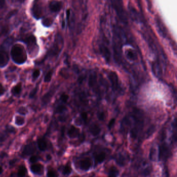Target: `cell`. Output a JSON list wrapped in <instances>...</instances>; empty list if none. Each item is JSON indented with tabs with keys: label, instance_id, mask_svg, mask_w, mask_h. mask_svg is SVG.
<instances>
[{
	"label": "cell",
	"instance_id": "obj_19",
	"mask_svg": "<svg viewBox=\"0 0 177 177\" xmlns=\"http://www.w3.org/2000/svg\"><path fill=\"white\" fill-rule=\"evenodd\" d=\"M53 94L54 92H49L44 95L42 99V101L44 105H46L49 103V102L51 100V98H52Z\"/></svg>",
	"mask_w": 177,
	"mask_h": 177
},
{
	"label": "cell",
	"instance_id": "obj_25",
	"mask_svg": "<svg viewBox=\"0 0 177 177\" xmlns=\"http://www.w3.org/2000/svg\"><path fill=\"white\" fill-rule=\"evenodd\" d=\"M47 177H59V175L54 169H49L47 172Z\"/></svg>",
	"mask_w": 177,
	"mask_h": 177
},
{
	"label": "cell",
	"instance_id": "obj_16",
	"mask_svg": "<svg viewBox=\"0 0 177 177\" xmlns=\"http://www.w3.org/2000/svg\"><path fill=\"white\" fill-rule=\"evenodd\" d=\"M109 176L110 177H118L119 175V170L115 166H112L108 171Z\"/></svg>",
	"mask_w": 177,
	"mask_h": 177
},
{
	"label": "cell",
	"instance_id": "obj_39",
	"mask_svg": "<svg viewBox=\"0 0 177 177\" xmlns=\"http://www.w3.org/2000/svg\"><path fill=\"white\" fill-rule=\"evenodd\" d=\"M3 171V170L2 167L0 166V175L2 174Z\"/></svg>",
	"mask_w": 177,
	"mask_h": 177
},
{
	"label": "cell",
	"instance_id": "obj_8",
	"mask_svg": "<svg viewBox=\"0 0 177 177\" xmlns=\"http://www.w3.org/2000/svg\"><path fill=\"white\" fill-rule=\"evenodd\" d=\"M62 7V3L56 0H52L49 4V8L52 12H58Z\"/></svg>",
	"mask_w": 177,
	"mask_h": 177
},
{
	"label": "cell",
	"instance_id": "obj_26",
	"mask_svg": "<svg viewBox=\"0 0 177 177\" xmlns=\"http://www.w3.org/2000/svg\"><path fill=\"white\" fill-rule=\"evenodd\" d=\"M53 70L49 71L46 74L45 76L44 77V81L45 82H50L51 80L52 76H53Z\"/></svg>",
	"mask_w": 177,
	"mask_h": 177
},
{
	"label": "cell",
	"instance_id": "obj_9",
	"mask_svg": "<svg viewBox=\"0 0 177 177\" xmlns=\"http://www.w3.org/2000/svg\"><path fill=\"white\" fill-rule=\"evenodd\" d=\"M15 129L10 125L8 126L5 131L0 133V142H2L7 138L8 134L15 132Z\"/></svg>",
	"mask_w": 177,
	"mask_h": 177
},
{
	"label": "cell",
	"instance_id": "obj_3",
	"mask_svg": "<svg viewBox=\"0 0 177 177\" xmlns=\"http://www.w3.org/2000/svg\"><path fill=\"white\" fill-rule=\"evenodd\" d=\"M171 155V151L169 146L166 144L160 146L159 151V160H166Z\"/></svg>",
	"mask_w": 177,
	"mask_h": 177
},
{
	"label": "cell",
	"instance_id": "obj_30",
	"mask_svg": "<svg viewBox=\"0 0 177 177\" xmlns=\"http://www.w3.org/2000/svg\"><path fill=\"white\" fill-rule=\"evenodd\" d=\"M39 159H40V157L37 155H32L31 156V157L29 159V161L31 163H36V162L38 161H39Z\"/></svg>",
	"mask_w": 177,
	"mask_h": 177
},
{
	"label": "cell",
	"instance_id": "obj_12",
	"mask_svg": "<svg viewBox=\"0 0 177 177\" xmlns=\"http://www.w3.org/2000/svg\"><path fill=\"white\" fill-rule=\"evenodd\" d=\"M106 159V154L104 152H100L95 154L94 157L95 165L100 164L105 161Z\"/></svg>",
	"mask_w": 177,
	"mask_h": 177
},
{
	"label": "cell",
	"instance_id": "obj_14",
	"mask_svg": "<svg viewBox=\"0 0 177 177\" xmlns=\"http://www.w3.org/2000/svg\"><path fill=\"white\" fill-rule=\"evenodd\" d=\"M39 150L41 151H45L47 148V143L45 139L43 138H39L37 142Z\"/></svg>",
	"mask_w": 177,
	"mask_h": 177
},
{
	"label": "cell",
	"instance_id": "obj_17",
	"mask_svg": "<svg viewBox=\"0 0 177 177\" xmlns=\"http://www.w3.org/2000/svg\"><path fill=\"white\" fill-rule=\"evenodd\" d=\"M97 75L95 73H94L90 75L88 81V85H90V87H92L95 86L97 82Z\"/></svg>",
	"mask_w": 177,
	"mask_h": 177
},
{
	"label": "cell",
	"instance_id": "obj_31",
	"mask_svg": "<svg viewBox=\"0 0 177 177\" xmlns=\"http://www.w3.org/2000/svg\"><path fill=\"white\" fill-rule=\"evenodd\" d=\"M38 87H36L35 88H34L33 90H32L31 91V92L30 93V94H29V98H33L35 95H36V93L38 92Z\"/></svg>",
	"mask_w": 177,
	"mask_h": 177
},
{
	"label": "cell",
	"instance_id": "obj_34",
	"mask_svg": "<svg viewBox=\"0 0 177 177\" xmlns=\"http://www.w3.org/2000/svg\"><path fill=\"white\" fill-rule=\"evenodd\" d=\"M5 28L4 26L0 25V37L5 33Z\"/></svg>",
	"mask_w": 177,
	"mask_h": 177
},
{
	"label": "cell",
	"instance_id": "obj_38",
	"mask_svg": "<svg viewBox=\"0 0 177 177\" xmlns=\"http://www.w3.org/2000/svg\"><path fill=\"white\" fill-rule=\"evenodd\" d=\"M81 117H82V120L84 121H85L87 119V115L86 113H83L81 115Z\"/></svg>",
	"mask_w": 177,
	"mask_h": 177
},
{
	"label": "cell",
	"instance_id": "obj_22",
	"mask_svg": "<svg viewBox=\"0 0 177 177\" xmlns=\"http://www.w3.org/2000/svg\"><path fill=\"white\" fill-rule=\"evenodd\" d=\"M116 161L118 164L120 165L121 166H123L126 163V159L124 155L120 154L116 157Z\"/></svg>",
	"mask_w": 177,
	"mask_h": 177
},
{
	"label": "cell",
	"instance_id": "obj_23",
	"mask_svg": "<svg viewBox=\"0 0 177 177\" xmlns=\"http://www.w3.org/2000/svg\"><path fill=\"white\" fill-rule=\"evenodd\" d=\"M127 57L128 59L132 60V61H135L137 59V56L135 52L132 50H129L127 53Z\"/></svg>",
	"mask_w": 177,
	"mask_h": 177
},
{
	"label": "cell",
	"instance_id": "obj_18",
	"mask_svg": "<svg viewBox=\"0 0 177 177\" xmlns=\"http://www.w3.org/2000/svg\"><path fill=\"white\" fill-rule=\"evenodd\" d=\"M21 90H22L21 85V83H18V84L16 85L14 87H12V89L11 90V93L13 95L17 96V95L20 94Z\"/></svg>",
	"mask_w": 177,
	"mask_h": 177
},
{
	"label": "cell",
	"instance_id": "obj_36",
	"mask_svg": "<svg viewBox=\"0 0 177 177\" xmlns=\"http://www.w3.org/2000/svg\"><path fill=\"white\" fill-rule=\"evenodd\" d=\"M5 5V0H0V9L3 8Z\"/></svg>",
	"mask_w": 177,
	"mask_h": 177
},
{
	"label": "cell",
	"instance_id": "obj_13",
	"mask_svg": "<svg viewBox=\"0 0 177 177\" xmlns=\"http://www.w3.org/2000/svg\"><path fill=\"white\" fill-rule=\"evenodd\" d=\"M100 50L105 60L107 62H109L110 60L111 53L108 47L105 45H101L100 47Z\"/></svg>",
	"mask_w": 177,
	"mask_h": 177
},
{
	"label": "cell",
	"instance_id": "obj_37",
	"mask_svg": "<svg viewBox=\"0 0 177 177\" xmlns=\"http://www.w3.org/2000/svg\"><path fill=\"white\" fill-rule=\"evenodd\" d=\"M114 123H115V120H114V119H112V120L110 121V122L109 124V128H111V127L114 125Z\"/></svg>",
	"mask_w": 177,
	"mask_h": 177
},
{
	"label": "cell",
	"instance_id": "obj_27",
	"mask_svg": "<svg viewBox=\"0 0 177 177\" xmlns=\"http://www.w3.org/2000/svg\"><path fill=\"white\" fill-rule=\"evenodd\" d=\"M67 110V108L64 105H59L56 108L55 113H64Z\"/></svg>",
	"mask_w": 177,
	"mask_h": 177
},
{
	"label": "cell",
	"instance_id": "obj_10",
	"mask_svg": "<svg viewBox=\"0 0 177 177\" xmlns=\"http://www.w3.org/2000/svg\"><path fill=\"white\" fill-rule=\"evenodd\" d=\"M9 62V57L4 51H0V68H3L7 65Z\"/></svg>",
	"mask_w": 177,
	"mask_h": 177
},
{
	"label": "cell",
	"instance_id": "obj_40",
	"mask_svg": "<svg viewBox=\"0 0 177 177\" xmlns=\"http://www.w3.org/2000/svg\"><path fill=\"white\" fill-rule=\"evenodd\" d=\"M47 157V159H49H49H51V156L50 155H47V157Z\"/></svg>",
	"mask_w": 177,
	"mask_h": 177
},
{
	"label": "cell",
	"instance_id": "obj_4",
	"mask_svg": "<svg viewBox=\"0 0 177 177\" xmlns=\"http://www.w3.org/2000/svg\"><path fill=\"white\" fill-rule=\"evenodd\" d=\"M79 166L81 170L85 172H87L92 167V162L90 158L85 157L80 161L79 162Z\"/></svg>",
	"mask_w": 177,
	"mask_h": 177
},
{
	"label": "cell",
	"instance_id": "obj_5",
	"mask_svg": "<svg viewBox=\"0 0 177 177\" xmlns=\"http://www.w3.org/2000/svg\"><path fill=\"white\" fill-rule=\"evenodd\" d=\"M36 151V147L33 143L28 144L23 148V155L24 156H29L35 153Z\"/></svg>",
	"mask_w": 177,
	"mask_h": 177
},
{
	"label": "cell",
	"instance_id": "obj_21",
	"mask_svg": "<svg viewBox=\"0 0 177 177\" xmlns=\"http://www.w3.org/2000/svg\"><path fill=\"white\" fill-rule=\"evenodd\" d=\"M27 173V170L26 167L21 165L18 169L17 176L18 177H24L26 176Z\"/></svg>",
	"mask_w": 177,
	"mask_h": 177
},
{
	"label": "cell",
	"instance_id": "obj_32",
	"mask_svg": "<svg viewBox=\"0 0 177 177\" xmlns=\"http://www.w3.org/2000/svg\"><path fill=\"white\" fill-rule=\"evenodd\" d=\"M69 96L68 95H67V94H62V95L60 96V100H62V102H64V103H66L68 100H69Z\"/></svg>",
	"mask_w": 177,
	"mask_h": 177
},
{
	"label": "cell",
	"instance_id": "obj_28",
	"mask_svg": "<svg viewBox=\"0 0 177 177\" xmlns=\"http://www.w3.org/2000/svg\"><path fill=\"white\" fill-rule=\"evenodd\" d=\"M17 112H18V113L21 114V115L25 116L27 113H28V109L26 107H21L18 109Z\"/></svg>",
	"mask_w": 177,
	"mask_h": 177
},
{
	"label": "cell",
	"instance_id": "obj_1",
	"mask_svg": "<svg viewBox=\"0 0 177 177\" xmlns=\"http://www.w3.org/2000/svg\"><path fill=\"white\" fill-rule=\"evenodd\" d=\"M13 61L18 65L23 64L27 60V54L25 48L19 44L14 45L10 51Z\"/></svg>",
	"mask_w": 177,
	"mask_h": 177
},
{
	"label": "cell",
	"instance_id": "obj_6",
	"mask_svg": "<svg viewBox=\"0 0 177 177\" xmlns=\"http://www.w3.org/2000/svg\"><path fill=\"white\" fill-rule=\"evenodd\" d=\"M108 77L110 80L113 90H116L118 87V77L116 73L114 72H110L108 75Z\"/></svg>",
	"mask_w": 177,
	"mask_h": 177
},
{
	"label": "cell",
	"instance_id": "obj_24",
	"mask_svg": "<svg viewBox=\"0 0 177 177\" xmlns=\"http://www.w3.org/2000/svg\"><path fill=\"white\" fill-rule=\"evenodd\" d=\"M25 123V118L21 116H16L15 118V124L18 126L23 125Z\"/></svg>",
	"mask_w": 177,
	"mask_h": 177
},
{
	"label": "cell",
	"instance_id": "obj_33",
	"mask_svg": "<svg viewBox=\"0 0 177 177\" xmlns=\"http://www.w3.org/2000/svg\"><path fill=\"white\" fill-rule=\"evenodd\" d=\"M98 118L100 120H103L104 119H105V113H98Z\"/></svg>",
	"mask_w": 177,
	"mask_h": 177
},
{
	"label": "cell",
	"instance_id": "obj_15",
	"mask_svg": "<svg viewBox=\"0 0 177 177\" xmlns=\"http://www.w3.org/2000/svg\"><path fill=\"white\" fill-rule=\"evenodd\" d=\"M90 131L92 136H97L100 134L101 129L97 124H93L90 127Z\"/></svg>",
	"mask_w": 177,
	"mask_h": 177
},
{
	"label": "cell",
	"instance_id": "obj_2",
	"mask_svg": "<svg viewBox=\"0 0 177 177\" xmlns=\"http://www.w3.org/2000/svg\"><path fill=\"white\" fill-rule=\"evenodd\" d=\"M24 41L27 45L29 54H30L31 56H36L38 52L39 49L35 36L30 35L26 38Z\"/></svg>",
	"mask_w": 177,
	"mask_h": 177
},
{
	"label": "cell",
	"instance_id": "obj_29",
	"mask_svg": "<svg viewBox=\"0 0 177 177\" xmlns=\"http://www.w3.org/2000/svg\"><path fill=\"white\" fill-rule=\"evenodd\" d=\"M41 74V72L39 69H36L34 71L32 74V79L33 81H35L36 80L39 78L40 75Z\"/></svg>",
	"mask_w": 177,
	"mask_h": 177
},
{
	"label": "cell",
	"instance_id": "obj_42",
	"mask_svg": "<svg viewBox=\"0 0 177 177\" xmlns=\"http://www.w3.org/2000/svg\"></svg>",
	"mask_w": 177,
	"mask_h": 177
},
{
	"label": "cell",
	"instance_id": "obj_20",
	"mask_svg": "<svg viewBox=\"0 0 177 177\" xmlns=\"http://www.w3.org/2000/svg\"><path fill=\"white\" fill-rule=\"evenodd\" d=\"M62 174L64 176L69 175L72 172V168L71 166L69 164L66 165L62 168Z\"/></svg>",
	"mask_w": 177,
	"mask_h": 177
},
{
	"label": "cell",
	"instance_id": "obj_41",
	"mask_svg": "<svg viewBox=\"0 0 177 177\" xmlns=\"http://www.w3.org/2000/svg\"></svg>",
	"mask_w": 177,
	"mask_h": 177
},
{
	"label": "cell",
	"instance_id": "obj_7",
	"mask_svg": "<svg viewBox=\"0 0 177 177\" xmlns=\"http://www.w3.org/2000/svg\"><path fill=\"white\" fill-rule=\"evenodd\" d=\"M31 172L34 174L38 175H43L44 172V167L43 165L39 163H34L30 167Z\"/></svg>",
	"mask_w": 177,
	"mask_h": 177
},
{
	"label": "cell",
	"instance_id": "obj_11",
	"mask_svg": "<svg viewBox=\"0 0 177 177\" xmlns=\"http://www.w3.org/2000/svg\"><path fill=\"white\" fill-rule=\"evenodd\" d=\"M68 135L70 138H75L80 135V130L74 126H71L68 131Z\"/></svg>",
	"mask_w": 177,
	"mask_h": 177
},
{
	"label": "cell",
	"instance_id": "obj_35",
	"mask_svg": "<svg viewBox=\"0 0 177 177\" xmlns=\"http://www.w3.org/2000/svg\"><path fill=\"white\" fill-rule=\"evenodd\" d=\"M5 92L4 88L3 87L2 85H1V83H0V96L2 95Z\"/></svg>",
	"mask_w": 177,
	"mask_h": 177
}]
</instances>
